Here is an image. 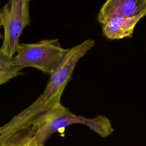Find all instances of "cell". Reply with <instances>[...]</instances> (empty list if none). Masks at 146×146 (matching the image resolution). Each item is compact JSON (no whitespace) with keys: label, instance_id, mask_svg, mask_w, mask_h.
<instances>
[{"label":"cell","instance_id":"1","mask_svg":"<svg viewBox=\"0 0 146 146\" xmlns=\"http://www.w3.org/2000/svg\"><path fill=\"white\" fill-rule=\"evenodd\" d=\"M75 124L86 125L102 137L108 136L113 132L107 117L99 115L92 119H88L73 113L60 103L52 108L38 124L36 133L38 145L43 146L52 134Z\"/></svg>","mask_w":146,"mask_h":146},{"label":"cell","instance_id":"2","mask_svg":"<svg viewBox=\"0 0 146 146\" xmlns=\"http://www.w3.org/2000/svg\"><path fill=\"white\" fill-rule=\"evenodd\" d=\"M70 48H64L58 39H44L33 43H20L13 64L22 70L34 67L50 75L54 71Z\"/></svg>","mask_w":146,"mask_h":146},{"label":"cell","instance_id":"3","mask_svg":"<svg viewBox=\"0 0 146 146\" xmlns=\"http://www.w3.org/2000/svg\"><path fill=\"white\" fill-rule=\"evenodd\" d=\"M4 37L0 51L12 58L19 45V38L30 24L29 3L25 0H8L1 10Z\"/></svg>","mask_w":146,"mask_h":146},{"label":"cell","instance_id":"4","mask_svg":"<svg viewBox=\"0 0 146 146\" xmlns=\"http://www.w3.org/2000/svg\"><path fill=\"white\" fill-rule=\"evenodd\" d=\"M146 16V0H107L98 15L102 25L115 17Z\"/></svg>","mask_w":146,"mask_h":146},{"label":"cell","instance_id":"5","mask_svg":"<svg viewBox=\"0 0 146 146\" xmlns=\"http://www.w3.org/2000/svg\"><path fill=\"white\" fill-rule=\"evenodd\" d=\"M144 17L143 15L128 18L115 17L102 25L103 35L110 40L131 38L135 26Z\"/></svg>","mask_w":146,"mask_h":146},{"label":"cell","instance_id":"6","mask_svg":"<svg viewBox=\"0 0 146 146\" xmlns=\"http://www.w3.org/2000/svg\"><path fill=\"white\" fill-rule=\"evenodd\" d=\"M38 126L34 125L18 131L9 137L1 146H39L36 133Z\"/></svg>","mask_w":146,"mask_h":146},{"label":"cell","instance_id":"7","mask_svg":"<svg viewBox=\"0 0 146 146\" xmlns=\"http://www.w3.org/2000/svg\"><path fill=\"white\" fill-rule=\"evenodd\" d=\"M21 70L13 64L11 57L0 51V86L15 77L24 75Z\"/></svg>","mask_w":146,"mask_h":146},{"label":"cell","instance_id":"8","mask_svg":"<svg viewBox=\"0 0 146 146\" xmlns=\"http://www.w3.org/2000/svg\"><path fill=\"white\" fill-rule=\"evenodd\" d=\"M1 9H0V27H1V26H2V18H1ZM2 37H3V36H2V34L1 33V32H0V40L2 39Z\"/></svg>","mask_w":146,"mask_h":146},{"label":"cell","instance_id":"9","mask_svg":"<svg viewBox=\"0 0 146 146\" xmlns=\"http://www.w3.org/2000/svg\"><path fill=\"white\" fill-rule=\"evenodd\" d=\"M30 1V0H25V1H26V2H28V3H29Z\"/></svg>","mask_w":146,"mask_h":146}]
</instances>
